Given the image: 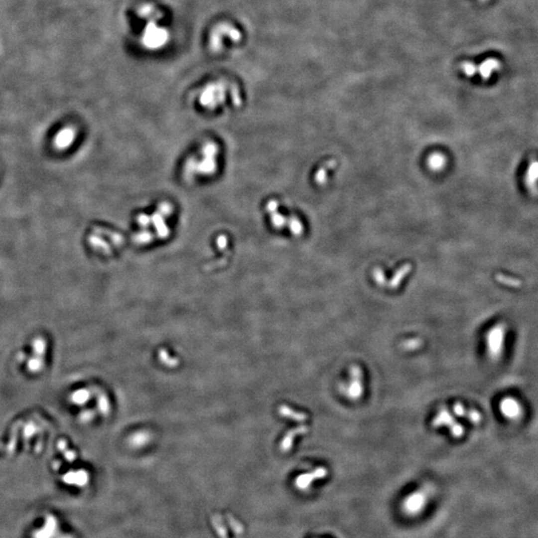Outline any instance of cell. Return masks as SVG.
<instances>
[{
	"instance_id": "6da1fadb",
	"label": "cell",
	"mask_w": 538,
	"mask_h": 538,
	"mask_svg": "<svg viewBox=\"0 0 538 538\" xmlns=\"http://www.w3.org/2000/svg\"><path fill=\"white\" fill-rule=\"evenodd\" d=\"M50 344L43 335L32 337L17 353L16 359L19 368L27 376L41 375L48 367Z\"/></svg>"
},
{
	"instance_id": "7a4b0ae2",
	"label": "cell",
	"mask_w": 538,
	"mask_h": 538,
	"mask_svg": "<svg viewBox=\"0 0 538 538\" xmlns=\"http://www.w3.org/2000/svg\"><path fill=\"white\" fill-rule=\"evenodd\" d=\"M228 96L241 100L237 87L224 81H217L205 85L200 90L198 102L201 107L211 111L223 106Z\"/></svg>"
},
{
	"instance_id": "3957f363",
	"label": "cell",
	"mask_w": 538,
	"mask_h": 538,
	"mask_svg": "<svg viewBox=\"0 0 538 538\" xmlns=\"http://www.w3.org/2000/svg\"><path fill=\"white\" fill-rule=\"evenodd\" d=\"M241 40L240 31L232 24L223 22L213 27L209 35V48L218 53L223 50L226 43H238Z\"/></svg>"
},
{
	"instance_id": "277c9868",
	"label": "cell",
	"mask_w": 538,
	"mask_h": 538,
	"mask_svg": "<svg viewBox=\"0 0 538 538\" xmlns=\"http://www.w3.org/2000/svg\"><path fill=\"white\" fill-rule=\"evenodd\" d=\"M158 21V19L146 21V25L140 37V42L145 49L158 50L166 45L169 40L168 30L160 26Z\"/></svg>"
},
{
	"instance_id": "5b68a950",
	"label": "cell",
	"mask_w": 538,
	"mask_h": 538,
	"mask_svg": "<svg viewBox=\"0 0 538 538\" xmlns=\"http://www.w3.org/2000/svg\"><path fill=\"white\" fill-rule=\"evenodd\" d=\"M460 67H461L462 72L466 76L471 77L475 75L476 73H478L481 76V78L487 80L494 71L500 68V62L496 58H488L484 60L482 63H480L478 66H476L472 62L465 61L461 63Z\"/></svg>"
},
{
	"instance_id": "8992f818",
	"label": "cell",
	"mask_w": 538,
	"mask_h": 538,
	"mask_svg": "<svg viewBox=\"0 0 538 538\" xmlns=\"http://www.w3.org/2000/svg\"><path fill=\"white\" fill-rule=\"evenodd\" d=\"M350 376L352 378V381L347 388L346 394L348 395L349 398H352L353 400H357L363 395V391H364L363 383H362L363 373H362L361 368L356 365L352 366L350 368Z\"/></svg>"
},
{
	"instance_id": "52a82bcc",
	"label": "cell",
	"mask_w": 538,
	"mask_h": 538,
	"mask_svg": "<svg viewBox=\"0 0 538 538\" xmlns=\"http://www.w3.org/2000/svg\"><path fill=\"white\" fill-rule=\"evenodd\" d=\"M58 530L57 519L53 515H47L42 528L33 533V538H53Z\"/></svg>"
},
{
	"instance_id": "ba28073f",
	"label": "cell",
	"mask_w": 538,
	"mask_h": 538,
	"mask_svg": "<svg viewBox=\"0 0 538 538\" xmlns=\"http://www.w3.org/2000/svg\"><path fill=\"white\" fill-rule=\"evenodd\" d=\"M328 473L325 467H318L313 472L301 474L296 479V485L300 489H306L315 479H320L326 476Z\"/></svg>"
},
{
	"instance_id": "9c48e42d",
	"label": "cell",
	"mask_w": 538,
	"mask_h": 538,
	"mask_svg": "<svg viewBox=\"0 0 538 538\" xmlns=\"http://www.w3.org/2000/svg\"><path fill=\"white\" fill-rule=\"evenodd\" d=\"M425 504V495L422 492H415L409 495L404 501V509L408 513H417Z\"/></svg>"
},
{
	"instance_id": "30bf717a",
	"label": "cell",
	"mask_w": 538,
	"mask_h": 538,
	"mask_svg": "<svg viewBox=\"0 0 538 538\" xmlns=\"http://www.w3.org/2000/svg\"><path fill=\"white\" fill-rule=\"evenodd\" d=\"M62 480L67 484H75L82 487L88 482V474L82 469L77 471H69L62 476Z\"/></svg>"
},
{
	"instance_id": "8fae6325",
	"label": "cell",
	"mask_w": 538,
	"mask_h": 538,
	"mask_svg": "<svg viewBox=\"0 0 538 538\" xmlns=\"http://www.w3.org/2000/svg\"><path fill=\"white\" fill-rule=\"evenodd\" d=\"M137 13H138V16L140 18H142L143 20L147 21V20H151V19H160L162 16H161V12L152 4L150 3H145L143 5H141L139 7V9L137 10Z\"/></svg>"
},
{
	"instance_id": "7c38bea8",
	"label": "cell",
	"mask_w": 538,
	"mask_h": 538,
	"mask_svg": "<svg viewBox=\"0 0 538 538\" xmlns=\"http://www.w3.org/2000/svg\"><path fill=\"white\" fill-rule=\"evenodd\" d=\"M308 430V427L306 425H300L298 427H295L293 429H291L290 431H288L286 433V435L284 436V439L281 443V446H282V449L283 450H289L292 446V443H293V440H294V437L298 434H303V433H306Z\"/></svg>"
},
{
	"instance_id": "4fadbf2b",
	"label": "cell",
	"mask_w": 538,
	"mask_h": 538,
	"mask_svg": "<svg viewBox=\"0 0 538 538\" xmlns=\"http://www.w3.org/2000/svg\"><path fill=\"white\" fill-rule=\"evenodd\" d=\"M455 422V420L453 419L452 415L446 410V409H441L437 415L433 418L432 420V425L433 426H441V425H448L449 427Z\"/></svg>"
},
{
	"instance_id": "5bb4252c",
	"label": "cell",
	"mask_w": 538,
	"mask_h": 538,
	"mask_svg": "<svg viewBox=\"0 0 538 538\" xmlns=\"http://www.w3.org/2000/svg\"><path fill=\"white\" fill-rule=\"evenodd\" d=\"M279 412L281 415L285 416V417H289V418H292L294 420H297V421H304L305 419H307V414L306 413H303V412H297L293 409H291L289 406L287 405H281L279 407Z\"/></svg>"
},
{
	"instance_id": "9a60e30c",
	"label": "cell",
	"mask_w": 538,
	"mask_h": 538,
	"mask_svg": "<svg viewBox=\"0 0 538 538\" xmlns=\"http://www.w3.org/2000/svg\"><path fill=\"white\" fill-rule=\"evenodd\" d=\"M421 345V341L419 339H409L404 342L403 346L406 350H415Z\"/></svg>"
},
{
	"instance_id": "2e32d148",
	"label": "cell",
	"mask_w": 538,
	"mask_h": 538,
	"mask_svg": "<svg viewBox=\"0 0 538 538\" xmlns=\"http://www.w3.org/2000/svg\"><path fill=\"white\" fill-rule=\"evenodd\" d=\"M450 432H451V434H452L453 436L459 437V436H461V435L463 434V427H462L460 424L454 422V423L450 426Z\"/></svg>"
},
{
	"instance_id": "e0dca14e",
	"label": "cell",
	"mask_w": 538,
	"mask_h": 538,
	"mask_svg": "<svg viewBox=\"0 0 538 538\" xmlns=\"http://www.w3.org/2000/svg\"><path fill=\"white\" fill-rule=\"evenodd\" d=\"M453 410L454 412L459 415V416H462V415H465V409L463 407V405L460 404V403H456L454 405H453Z\"/></svg>"
},
{
	"instance_id": "ac0fdd59",
	"label": "cell",
	"mask_w": 538,
	"mask_h": 538,
	"mask_svg": "<svg viewBox=\"0 0 538 538\" xmlns=\"http://www.w3.org/2000/svg\"><path fill=\"white\" fill-rule=\"evenodd\" d=\"M468 418L473 422H478L480 420V414L476 410H470L468 413Z\"/></svg>"
},
{
	"instance_id": "d6986e66",
	"label": "cell",
	"mask_w": 538,
	"mask_h": 538,
	"mask_svg": "<svg viewBox=\"0 0 538 538\" xmlns=\"http://www.w3.org/2000/svg\"><path fill=\"white\" fill-rule=\"evenodd\" d=\"M61 538H71V537H69V536H62Z\"/></svg>"
},
{
	"instance_id": "ffe728a7",
	"label": "cell",
	"mask_w": 538,
	"mask_h": 538,
	"mask_svg": "<svg viewBox=\"0 0 538 538\" xmlns=\"http://www.w3.org/2000/svg\"><path fill=\"white\" fill-rule=\"evenodd\" d=\"M481 1H485V0H481Z\"/></svg>"
}]
</instances>
